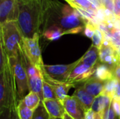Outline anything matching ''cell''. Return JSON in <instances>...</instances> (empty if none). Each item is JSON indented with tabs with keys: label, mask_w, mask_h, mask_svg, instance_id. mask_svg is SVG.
Instances as JSON below:
<instances>
[{
	"label": "cell",
	"mask_w": 120,
	"mask_h": 119,
	"mask_svg": "<svg viewBox=\"0 0 120 119\" xmlns=\"http://www.w3.org/2000/svg\"><path fill=\"white\" fill-rule=\"evenodd\" d=\"M112 104L116 116L120 118V100L113 98L112 100Z\"/></svg>",
	"instance_id": "29"
},
{
	"label": "cell",
	"mask_w": 120,
	"mask_h": 119,
	"mask_svg": "<svg viewBox=\"0 0 120 119\" xmlns=\"http://www.w3.org/2000/svg\"><path fill=\"white\" fill-rule=\"evenodd\" d=\"M116 114L112 107V104L111 102L109 107L104 112L103 114V119H116Z\"/></svg>",
	"instance_id": "27"
},
{
	"label": "cell",
	"mask_w": 120,
	"mask_h": 119,
	"mask_svg": "<svg viewBox=\"0 0 120 119\" xmlns=\"http://www.w3.org/2000/svg\"><path fill=\"white\" fill-rule=\"evenodd\" d=\"M25 105H27V107H29L30 109H32V111H34L40 105L41 100L39 97V96L34 93L30 91L23 99Z\"/></svg>",
	"instance_id": "21"
},
{
	"label": "cell",
	"mask_w": 120,
	"mask_h": 119,
	"mask_svg": "<svg viewBox=\"0 0 120 119\" xmlns=\"http://www.w3.org/2000/svg\"><path fill=\"white\" fill-rule=\"evenodd\" d=\"M104 84L105 82L93 76L86 81L82 86L89 94L96 97L103 92Z\"/></svg>",
	"instance_id": "15"
},
{
	"label": "cell",
	"mask_w": 120,
	"mask_h": 119,
	"mask_svg": "<svg viewBox=\"0 0 120 119\" xmlns=\"http://www.w3.org/2000/svg\"><path fill=\"white\" fill-rule=\"evenodd\" d=\"M63 119V118H57V119Z\"/></svg>",
	"instance_id": "38"
},
{
	"label": "cell",
	"mask_w": 120,
	"mask_h": 119,
	"mask_svg": "<svg viewBox=\"0 0 120 119\" xmlns=\"http://www.w3.org/2000/svg\"><path fill=\"white\" fill-rule=\"evenodd\" d=\"M65 1H66L67 2H68V1H72V0H65Z\"/></svg>",
	"instance_id": "39"
},
{
	"label": "cell",
	"mask_w": 120,
	"mask_h": 119,
	"mask_svg": "<svg viewBox=\"0 0 120 119\" xmlns=\"http://www.w3.org/2000/svg\"><path fill=\"white\" fill-rule=\"evenodd\" d=\"M0 119H11V110L9 108H5L0 112Z\"/></svg>",
	"instance_id": "31"
},
{
	"label": "cell",
	"mask_w": 120,
	"mask_h": 119,
	"mask_svg": "<svg viewBox=\"0 0 120 119\" xmlns=\"http://www.w3.org/2000/svg\"><path fill=\"white\" fill-rule=\"evenodd\" d=\"M0 27V46L8 58L17 56L23 48V36L17 21L7 22Z\"/></svg>",
	"instance_id": "2"
},
{
	"label": "cell",
	"mask_w": 120,
	"mask_h": 119,
	"mask_svg": "<svg viewBox=\"0 0 120 119\" xmlns=\"http://www.w3.org/2000/svg\"><path fill=\"white\" fill-rule=\"evenodd\" d=\"M96 68V67H89L79 62V64L71 72L67 81L76 85L81 83H84L86 81L94 76Z\"/></svg>",
	"instance_id": "9"
},
{
	"label": "cell",
	"mask_w": 120,
	"mask_h": 119,
	"mask_svg": "<svg viewBox=\"0 0 120 119\" xmlns=\"http://www.w3.org/2000/svg\"><path fill=\"white\" fill-rule=\"evenodd\" d=\"M32 119H51L42 101L41 102L39 107L34 111Z\"/></svg>",
	"instance_id": "23"
},
{
	"label": "cell",
	"mask_w": 120,
	"mask_h": 119,
	"mask_svg": "<svg viewBox=\"0 0 120 119\" xmlns=\"http://www.w3.org/2000/svg\"><path fill=\"white\" fill-rule=\"evenodd\" d=\"M85 119H103V115L90 109L86 112Z\"/></svg>",
	"instance_id": "28"
},
{
	"label": "cell",
	"mask_w": 120,
	"mask_h": 119,
	"mask_svg": "<svg viewBox=\"0 0 120 119\" xmlns=\"http://www.w3.org/2000/svg\"><path fill=\"white\" fill-rule=\"evenodd\" d=\"M72 96H74L78 100V101L82 105V106L85 108V109L87 112L91 109L95 97L92 96L91 94H89L84 88L82 86H79L76 89Z\"/></svg>",
	"instance_id": "14"
},
{
	"label": "cell",
	"mask_w": 120,
	"mask_h": 119,
	"mask_svg": "<svg viewBox=\"0 0 120 119\" xmlns=\"http://www.w3.org/2000/svg\"><path fill=\"white\" fill-rule=\"evenodd\" d=\"M80 62V58L73 63L68 65H44L41 67L42 72L51 78L61 81H67L71 72Z\"/></svg>",
	"instance_id": "6"
},
{
	"label": "cell",
	"mask_w": 120,
	"mask_h": 119,
	"mask_svg": "<svg viewBox=\"0 0 120 119\" xmlns=\"http://www.w3.org/2000/svg\"><path fill=\"white\" fill-rule=\"evenodd\" d=\"M42 74H43V79L46 82H48L53 88L57 98L61 100L62 102H63L65 97L68 96V93L70 90V88H75L77 86V85L75 83H72L68 81H61L53 79L44 72H42Z\"/></svg>",
	"instance_id": "11"
},
{
	"label": "cell",
	"mask_w": 120,
	"mask_h": 119,
	"mask_svg": "<svg viewBox=\"0 0 120 119\" xmlns=\"http://www.w3.org/2000/svg\"><path fill=\"white\" fill-rule=\"evenodd\" d=\"M42 102L51 119L63 118V116L65 114V109L63 102L61 100H58V98H55L46 99Z\"/></svg>",
	"instance_id": "12"
},
{
	"label": "cell",
	"mask_w": 120,
	"mask_h": 119,
	"mask_svg": "<svg viewBox=\"0 0 120 119\" xmlns=\"http://www.w3.org/2000/svg\"><path fill=\"white\" fill-rule=\"evenodd\" d=\"M65 112L74 119H85L87 111L74 96H67L63 100Z\"/></svg>",
	"instance_id": "10"
},
{
	"label": "cell",
	"mask_w": 120,
	"mask_h": 119,
	"mask_svg": "<svg viewBox=\"0 0 120 119\" xmlns=\"http://www.w3.org/2000/svg\"><path fill=\"white\" fill-rule=\"evenodd\" d=\"M97 26L94 24L92 22H89L86 27H85V29H84V34L89 37V38H91L93 37L94 34V32H95V30L96 29Z\"/></svg>",
	"instance_id": "26"
},
{
	"label": "cell",
	"mask_w": 120,
	"mask_h": 119,
	"mask_svg": "<svg viewBox=\"0 0 120 119\" xmlns=\"http://www.w3.org/2000/svg\"><path fill=\"white\" fill-rule=\"evenodd\" d=\"M112 100V98L111 97L102 93L101 95L95 97L91 109L103 115L104 112L110 105Z\"/></svg>",
	"instance_id": "16"
},
{
	"label": "cell",
	"mask_w": 120,
	"mask_h": 119,
	"mask_svg": "<svg viewBox=\"0 0 120 119\" xmlns=\"http://www.w3.org/2000/svg\"><path fill=\"white\" fill-rule=\"evenodd\" d=\"M119 83H120V81L116 77L105 81L104 84V90L103 93L109 95L113 99L116 90L117 89V87L119 86Z\"/></svg>",
	"instance_id": "22"
},
{
	"label": "cell",
	"mask_w": 120,
	"mask_h": 119,
	"mask_svg": "<svg viewBox=\"0 0 120 119\" xmlns=\"http://www.w3.org/2000/svg\"><path fill=\"white\" fill-rule=\"evenodd\" d=\"M115 3V15L117 19L120 18V0H114Z\"/></svg>",
	"instance_id": "32"
},
{
	"label": "cell",
	"mask_w": 120,
	"mask_h": 119,
	"mask_svg": "<svg viewBox=\"0 0 120 119\" xmlns=\"http://www.w3.org/2000/svg\"><path fill=\"white\" fill-rule=\"evenodd\" d=\"M63 119H74L73 118H72L69 114H68L66 112H65V114H64V116H63Z\"/></svg>",
	"instance_id": "36"
},
{
	"label": "cell",
	"mask_w": 120,
	"mask_h": 119,
	"mask_svg": "<svg viewBox=\"0 0 120 119\" xmlns=\"http://www.w3.org/2000/svg\"><path fill=\"white\" fill-rule=\"evenodd\" d=\"M94 6L97 7L98 9H101L104 8L103 4V0H89Z\"/></svg>",
	"instance_id": "33"
},
{
	"label": "cell",
	"mask_w": 120,
	"mask_h": 119,
	"mask_svg": "<svg viewBox=\"0 0 120 119\" xmlns=\"http://www.w3.org/2000/svg\"><path fill=\"white\" fill-rule=\"evenodd\" d=\"M99 61V49L93 44L86 52V53L80 58L81 62L91 68L96 67L98 65L100 64L98 62Z\"/></svg>",
	"instance_id": "13"
},
{
	"label": "cell",
	"mask_w": 120,
	"mask_h": 119,
	"mask_svg": "<svg viewBox=\"0 0 120 119\" xmlns=\"http://www.w3.org/2000/svg\"><path fill=\"white\" fill-rule=\"evenodd\" d=\"M60 14L58 20L53 25L62 29L65 34L81 32L89 22L71 6L63 5L60 10Z\"/></svg>",
	"instance_id": "3"
},
{
	"label": "cell",
	"mask_w": 120,
	"mask_h": 119,
	"mask_svg": "<svg viewBox=\"0 0 120 119\" xmlns=\"http://www.w3.org/2000/svg\"><path fill=\"white\" fill-rule=\"evenodd\" d=\"M21 1H22L24 2H30V1H32L33 0H21Z\"/></svg>",
	"instance_id": "37"
},
{
	"label": "cell",
	"mask_w": 120,
	"mask_h": 119,
	"mask_svg": "<svg viewBox=\"0 0 120 119\" xmlns=\"http://www.w3.org/2000/svg\"><path fill=\"white\" fill-rule=\"evenodd\" d=\"M94 76L103 82H105L115 77L114 75L113 69L109 66L103 63L98 65L96 68Z\"/></svg>",
	"instance_id": "17"
},
{
	"label": "cell",
	"mask_w": 120,
	"mask_h": 119,
	"mask_svg": "<svg viewBox=\"0 0 120 119\" xmlns=\"http://www.w3.org/2000/svg\"><path fill=\"white\" fill-rule=\"evenodd\" d=\"M103 6H104L105 8L110 10L112 13L115 12L114 0H103Z\"/></svg>",
	"instance_id": "30"
},
{
	"label": "cell",
	"mask_w": 120,
	"mask_h": 119,
	"mask_svg": "<svg viewBox=\"0 0 120 119\" xmlns=\"http://www.w3.org/2000/svg\"><path fill=\"white\" fill-rule=\"evenodd\" d=\"M11 119H19L16 111H11Z\"/></svg>",
	"instance_id": "35"
},
{
	"label": "cell",
	"mask_w": 120,
	"mask_h": 119,
	"mask_svg": "<svg viewBox=\"0 0 120 119\" xmlns=\"http://www.w3.org/2000/svg\"><path fill=\"white\" fill-rule=\"evenodd\" d=\"M19 15L17 20L24 38L31 39L39 34V27L44 20L45 13L50 7L48 0H33L24 2L18 0Z\"/></svg>",
	"instance_id": "1"
},
{
	"label": "cell",
	"mask_w": 120,
	"mask_h": 119,
	"mask_svg": "<svg viewBox=\"0 0 120 119\" xmlns=\"http://www.w3.org/2000/svg\"><path fill=\"white\" fill-rule=\"evenodd\" d=\"M19 15L18 0H0V25L17 21Z\"/></svg>",
	"instance_id": "8"
},
{
	"label": "cell",
	"mask_w": 120,
	"mask_h": 119,
	"mask_svg": "<svg viewBox=\"0 0 120 119\" xmlns=\"http://www.w3.org/2000/svg\"><path fill=\"white\" fill-rule=\"evenodd\" d=\"M105 40V34L98 27H96L94 34L92 37V41H93V45L96 46L97 48L100 49L101 47L102 46L103 42Z\"/></svg>",
	"instance_id": "25"
},
{
	"label": "cell",
	"mask_w": 120,
	"mask_h": 119,
	"mask_svg": "<svg viewBox=\"0 0 120 119\" xmlns=\"http://www.w3.org/2000/svg\"><path fill=\"white\" fill-rule=\"evenodd\" d=\"M100 62L105 64L112 69L120 64V53L110 40L105 39L99 49Z\"/></svg>",
	"instance_id": "7"
},
{
	"label": "cell",
	"mask_w": 120,
	"mask_h": 119,
	"mask_svg": "<svg viewBox=\"0 0 120 119\" xmlns=\"http://www.w3.org/2000/svg\"></svg>",
	"instance_id": "40"
},
{
	"label": "cell",
	"mask_w": 120,
	"mask_h": 119,
	"mask_svg": "<svg viewBox=\"0 0 120 119\" xmlns=\"http://www.w3.org/2000/svg\"><path fill=\"white\" fill-rule=\"evenodd\" d=\"M65 34V32L56 25H51L46 30H44L43 35L44 36L50 41H54L58 39L60 36Z\"/></svg>",
	"instance_id": "18"
},
{
	"label": "cell",
	"mask_w": 120,
	"mask_h": 119,
	"mask_svg": "<svg viewBox=\"0 0 120 119\" xmlns=\"http://www.w3.org/2000/svg\"><path fill=\"white\" fill-rule=\"evenodd\" d=\"M16 112L19 119H32L34 111L27 107L23 100L19 101Z\"/></svg>",
	"instance_id": "20"
},
{
	"label": "cell",
	"mask_w": 120,
	"mask_h": 119,
	"mask_svg": "<svg viewBox=\"0 0 120 119\" xmlns=\"http://www.w3.org/2000/svg\"><path fill=\"white\" fill-rule=\"evenodd\" d=\"M69 5H77L78 6H80L85 10H86L88 12H89L91 14H92L94 16L96 17L98 8L96 6H94L89 0H72L68 2Z\"/></svg>",
	"instance_id": "19"
},
{
	"label": "cell",
	"mask_w": 120,
	"mask_h": 119,
	"mask_svg": "<svg viewBox=\"0 0 120 119\" xmlns=\"http://www.w3.org/2000/svg\"><path fill=\"white\" fill-rule=\"evenodd\" d=\"M42 94H43V100H46V99H55V98H57L56 95L53 88L44 79L43 81Z\"/></svg>",
	"instance_id": "24"
},
{
	"label": "cell",
	"mask_w": 120,
	"mask_h": 119,
	"mask_svg": "<svg viewBox=\"0 0 120 119\" xmlns=\"http://www.w3.org/2000/svg\"><path fill=\"white\" fill-rule=\"evenodd\" d=\"M114 71V75L120 81V64L117 65L113 69Z\"/></svg>",
	"instance_id": "34"
},
{
	"label": "cell",
	"mask_w": 120,
	"mask_h": 119,
	"mask_svg": "<svg viewBox=\"0 0 120 119\" xmlns=\"http://www.w3.org/2000/svg\"><path fill=\"white\" fill-rule=\"evenodd\" d=\"M21 53V52H20ZM12 67L14 79L17 89L18 101L23 100L24 97L30 92L28 78L26 71L22 64L20 53L13 58H8Z\"/></svg>",
	"instance_id": "4"
},
{
	"label": "cell",
	"mask_w": 120,
	"mask_h": 119,
	"mask_svg": "<svg viewBox=\"0 0 120 119\" xmlns=\"http://www.w3.org/2000/svg\"><path fill=\"white\" fill-rule=\"evenodd\" d=\"M39 34H36L31 39L23 37V50L32 63L37 68L41 69L44 63L39 44Z\"/></svg>",
	"instance_id": "5"
}]
</instances>
